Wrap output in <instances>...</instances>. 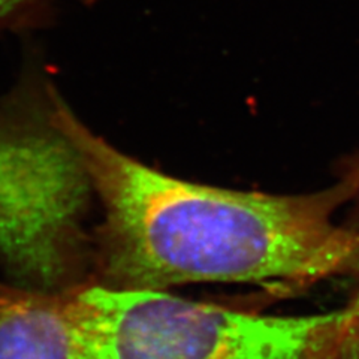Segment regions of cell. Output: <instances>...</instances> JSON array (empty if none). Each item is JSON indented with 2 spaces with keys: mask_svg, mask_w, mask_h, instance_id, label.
<instances>
[{
  "mask_svg": "<svg viewBox=\"0 0 359 359\" xmlns=\"http://www.w3.org/2000/svg\"><path fill=\"white\" fill-rule=\"evenodd\" d=\"M63 125L104 212L92 232V283L162 290L192 282L306 285L359 276V232L332 220L349 204L343 180L302 195L189 183L120 151L69 104Z\"/></svg>",
  "mask_w": 359,
  "mask_h": 359,
  "instance_id": "6da1fadb",
  "label": "cell"
},
{
  "mask_svg": "<svg viewBox=\"0 0 359 359\" xmlns=\"http://www.w3.org/2000/svg\"><path fill=\"white\" fill-rule=\"evenodd\" d=\"M339 178L347 183L351 192L349 204H352V217L347 226L359 232V153L343 161L339 170Z\"/></svg>",
  "mask_w": 359,
  "mask_h": 359,
  "instance_id": "8992f818",
  "label": "cell"
},
{
  "mask_svg": "<svg viewBox=\"0 0 359 359\" xmlns=\"http://www.w3.org/2000/svg\"><path fill=\"white\" fill-rule=\"evenodd\" d=\"M67 100L36 51L0 96V264L11 283L63 295L92 283L95 198L63 125Z\"/></svg>",
  "mask_w": 359,
  "mask_h": 359,
  "instance_id": "7a4b0ae2",
  "label": "cell"
},
{
  "mask_svg": "<svg viewBox=\"0 0 359 359\" xmlns=\"http://www.w3.org/2000/svg\"><path fill=\"white\" fill-rule=\"evenodd\" d=\"M66 297L0 283V359H74Z\"/></svg>",
  "mask_w": 359,
  "mask_h": 359,
  "instance_id": "277c9868",
  "label": "cell"
},
{
  "mask_svg": "<svg viewBox=\"0 0 359 359\" xmlns=\"http://www.w3.org/2000/svg\"><path fill=\"white\" fill-rule=\"evenodd\" d=\"M69 2L92 6L99 0H0V32L29 33L48 27L57 18L60 5Z\"/></svg>",
  "mask_w": 359,
  "mask_h": 359,
  "instance_id": "5b68a950",
  "label": "cell"
},
{
  "mask_svg": "<svg viewBox=\"0 0 359 359\" xmlns=\"http://www.w3.org/2000/svg\"><path fill=\"white\" fill-rule=\"evenodd\" d=\"M74 359H340L349 311L262 316L154 289L66 297Z\"/></svg>",
  "mask_w": 359,
  "mask_h": 359,
  "instance_id": "3957f363",
  "label": "cell"
},
{
  "mask_svg": "<svg viewBox=\"0 0 359 359\" xmlns=\"http://www.w3.org/2000/svg\"><path fill=\"white\" fill-rule=\"evenodd\" d=\"M347 311H349V322H347L340 359H359V289L351 304L347 306Z\"/></svg>",
  "mask_w": 359,
  "mask_h": 359,
  "instance_id": "52a82bcc",
  "label": "cell"
}]
</instances>
